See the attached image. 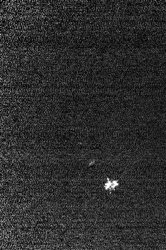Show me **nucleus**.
Instances as JSON below:
<instances>
[{
  "instance_id": "nucleus-1",
  "label": "nucleus",
  "mask_w": 166,
  "mask_h": 250,
  "mask_svg": "<svg viewBox=\"0 0 166 250\" xmlns=\"http://www.w3.org/2000/svg\"><path fill=\"white\" fill-rule=\"evenodd\" d=\"M118 185L117 181H113V182H111V181H108V182H106L105 184V187L106 189H114L115 187Z\"/></svg>"
}]
</instances>
